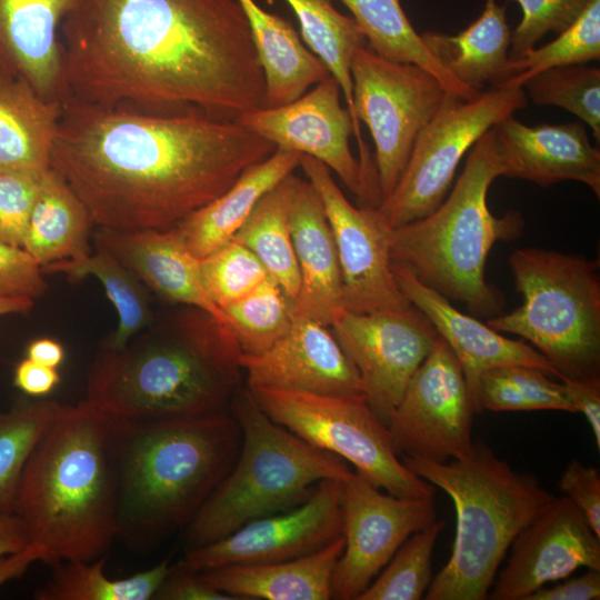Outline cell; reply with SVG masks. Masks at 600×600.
<instances>
[{"label":"cell","mask_w":600,"mask_h":600,"mask_svg":"<svg viewBox=\"0 0 600 600\" xmlns=\"http://www.w3.org/2000/svg\"><path fill=\"white\" fill-rule=\"evenodd\" d=\"M60 33L64 101L222 121L264 107L238 0H80Z\"/></svg>","instance_id":"1"},{"label":"cell","mask_w":600,"mask_h":600,"mask_svg":"<svg viewBox=\"0 0 600 600\" xmlns=\"http://www.w3.org/2000/svg\"><path fill=\"white\" fill-rule=\"evenodd\" d=\"M276 149L237 121L67 99L50 168L84 203L94 226L169 230Z\"/></svg>","instance_id":"2"},{"label":"cell","mask_w":600,"mask_h":600,"mask_svg":"<svg viewBox=\"0 0 600 600\" xmlns=\"http://www.w3.org/2000/svg\"><path fill=\"white\" fill-rule=\"evenodd\" d=\"M240 354L228 327L189 307L120 349L102 347L88 373L86 400L128 421L229 411L241 389Z\"/></svg>","instance_id":"3"},{"label":"cell","mask_w":600,"mask_h":600,"mask_svg":"<svg viewBox=\"0 0 600 600\" xmlns=\"http://www.w3.org/2000/svg\"><path fill=\"white\" fill-rule=\"evenodd\" d=\"M112 418L88 400L63 406L23 469L13 504L29 544L57 560L92 561L118 537Z\"/></svg>","instance_id":"4"},{"label":"cell","mask_w":600,"mask_h":600,"mask_svg":"<svg viewBox=\"0 0 600 600\" xmlns=\"http://www.w3.org/2000/svg\"><path fill=\"white\" fill-rule=\"evenodd\" d=\"M118 537L149 551L186 529L241 447L230 411L151 421L112 418Z\"/></svg>","instance_id":"5"},{"label":"cell","mask_w":600,"mask_h":600,"mask_svg":"<svg viewBox=\"0 0 600 600\" xmlns=\"http://www.w3.org/2000/svg\"><path fill=\"white\" fill-rule=\"evenodd\" d=\"M492 128L469 150L462 173L436 210L387 228L392 263L486 318L499 316L504 304V296L484 278L489 252L498 241L517 239L524 226L518 211L496 217L487 203L491 183L502 177Z\"/></svg>","instance_id":"6"},{"label":"cell","mask_w":600,"mask_h":600,"mask_svg":"<svg viewBox=\"0 0 600 600\" xmlns=\"http://www.w3.org/2000/svg\"><path fill=\"white\" fill-rule=\"evenodd\" d=\"M414 474L452 500L457 526L451 556L427 600H484L517 534L553 499L538 479L513 469L483 441L444 462L401 457Z\"/></svg>","instance_id":"7"},{"label":"cell","mask_w":600,"mask_h":600,"mask_svg":"<svg viewBox=\"0 0 600 600\" xmlns=\"http://www.w3.org/2000/svg\"><path fill=\"white\" fill-rule=\"evenodd\" d=\"M229 411L241 429L236 462L184 529L187 548L214 542L243 524L302 504L324 479L344 481L347 462L274 422L241 388Z\"/></svg>","instance_id":"8"},{"label":"cell","mask_w":600,"mask_h":600,"mask_svg":"<svg viewBox=\"0 0 600 600\" xmlns=\"http://www.w3.org/2000/svg\"><path fill=\"white\" fill-rule=\"evenodd\" d=\"M509 263L522 304L487 324L527 340L559 379L600 376L599 262L530 247L517 249Z\"/></svg>","instance_id":"9"},{"label":"cell","mask_w":600,"mask_h":600,"mask_svg":"<svg viewBox=\"0 0 600 600\" xmlns=\"http://www.w3.org/2000/svg\"><path fill=\"white\" fill-rule=\"evenodd\" d=\"M354 137L364 171L376 168L380 202L394 189L418 134L450 94L413 63L388 60L367 44L351 63Z\"/></svg>","instance_id":"10"},{"label":"cell","mask_w":600,"mask_h":600,"mask_svg":"<svg viewBox=\"0 0 600 600\" xmlns=\"http://www.w3.org/2000/svg\"><path fill=\"white\" fill-rule=\"evenodd\" d=\"M277 423L308 443L342 458L379 489L397 497H434L436 487L396 453L388 427L364 396H333L248 388Z\"/></svg>","instance_id":"11"},{"label":"cell","mask_w":600,"mask_h":600,"mask_svg":"<svg viewBox=\"0 0 600 600\" xmlns=\"http://www.w3.org/2000/svg\"><path fill=\"white\" fill-rule=\"evenodd\" d=\"M527 101L523 87L492 88L470 100L448 94L418 134L394 189L374 207L381 222L396 228L436 210L449 193L463 156Z\"/></svg>","instance_id":"12"},{"label":"cell","mask_w":600,"mask_h":600,"mask_svg":"<svg viewBox=\"0 0 600 600\" xmlns=\"http://www.w3.org/2000/svg\"><path fill=\"white\" fill-rule=\"evenodd\" d=\"M474 413L462 368L439 337L409 380L387 427L400 458L444 462L470 450Z\"/></svg>","instance_id":"13"},{"label":"cell","mask_w":600,"mask_h":600,"mask_svg":"<svg viewBox=\"0 0 600 600\" xmlns=\"http://www.w3.org/2000/svg\"><path fill=\"white\" fill-rule=\"evenodd\" d=\"M330 329L356 367L367 402L387 426L412 374L432 350L438 332L412 304L400 310H344Z\"/></svg>","instance_id":"14"},{"label":"cell","mask_w":600,"mask_h":600,"mask_svg":"<svg viewBox=\"0 0 600 600\" xmlns=\"http://www.w3.org/2000/svg\"><path fill=\"white\" fill-rule=\"evenodd\" d=\"M343 551L332 577V599L356 600L416 531L436 520L433 497L383 493L361 473L342 481Z\"/></svg>","instance_id":"15"},{"label":"cell","mask_w":600,"mask_h":600,"mask_svg":"<svg viewBox=\"0 0 600 600\" xmlns=\"http://www.w3.org/2000/svg\"><path fill=\"white\" fill-rule=\"evenodd\" d=\"M341 93L330 76L297 100L248 111L237 122L276 148L319 160L357 196L359 207H377L378 188L350 149L354 126L348 108L341 104Z\"/></svg>","instance_id":"16"},{"label":"cell","mask_w":600,"mask_h":600,"mask_svg":"<svg viewBox=\"0 0 600 600\" xmlns=\"http://www.w3.org/2000/svg\"><path fill=\"white\" fill-rule=\"evenodd\" d=\"M299 167L323 203L339 257L343 308L352 312L400 310L411 306L396 281L387 227L374 207H354L330 169L301 154Z\"/></svg>","instance_id":"17"},{"label":"cell","mask_w":600,"mask_h":600,"mask_svg":"<svg viewBox=\"0 0 600 600\" xmlns=\"http://www.w3.org/2000/svg\"><path fill=\"white\" fill-rule=\"evenodd\" d=\"M342 481L324 479L300 506L252 520L214 542L189 548L174 564L196 572L269 563L314 552L342 536Z\"/></svg>","instance_id":"18"},{"label":"cell","mask_w":600,"mask_h":600,"mask_svg":"<svg viewBox=\"0 0 600 600\" xmlns=\"http://www.w3.org/2000/svg\"><path fill=\"white\" fill-rule=\"evenodd\" d=\"M509 550L508 562L489 590L490 600H526L579 568L600 570V538L567 496L553 497Z\"/></svg>","instance_id":"19"},{"label":"cell","mask_w":600,"mask_h":600,"mask_svg":"<svg viewBox=\"0 0 600 600\" xmlns=\"http://www.w3.org/2000/svg\"><path fill=\"white\" fill-rule=\"evenodd\" d=\"M248 388L333 396H364L360 376L330 327L294 317L290 330L268 350L242 353Z\"/></svg>","instance_id":"20"},{"label":"cell","mask_w":600,"mask_h":600,"mask_svg":"<svg viewBox=\"0 0 600 600\" xmlns=\"http://www.w3.org/2000/svg\"><path fill=\"white\" fill-rule=\"evenodd\" d=\"M492 131L502 177L541 187L579 181L600 197V150L582 122L527 126L510 116Z\"/></svg>","instance_id":"21"},{"label":"cell","mask_w":600,"mask_h":600,"mask_svg":"<svg viewBox=\"0 0 600 600\" xmlns=\"http://www.w3.org/2000/svg\"><path fill=\"white\" fill-rule=\"evenodd\" d=\"M391 268L404 298L427 317L458 359L472 403L480 376L494 367L522 364L560 378L554 367L532 346L502 336L462 313L450 300L421 283L407 268L392 262Z\"/></svg>","instance_id":"22"},{"label":"cell","mask_w":600,"mask_h":600,"mask_svg":"<svg viewBox=\"0 0 600 600\" xmlns=\"http://www.w3.org/2000/svg\"><path fill=\"white\" fill-rule=\"evenodd\" d=\"M80 0H0V69L64 102L61 24Z\"/></svg>","instance_id":"23"},{"label":"cell","mask_w":600,"mask_h":600,"mask_svg":"<svg viewBox=\"0 0 600 600\" xmlns=\"http://www.w3.org/2000/svg\"><path fill=\"white\" fill-rule=\"evenodd\" d=\"M94 243L109 251L146 287L163 299L200 309L229 327L224 312L211 300L192 256L173 229L119 231L97 227Z\"/></svg>","instance_id":"24"},{"label":"cell","mask_w":600,"mask_h":600,"mask_svg":"<svg viewBox=\"0 0 600 600\" xmlns=\"http://www.w3.org/2000/svg\"><path fill=\"white\" fill-rule=\"evenodd\" d=\"M290 231L300 276L294 314L331 327L344 311L341 269L323 203L308 180L298 184Z\"/></svg>","instance_id":"25"},{"label":"cell","mask_w":600,"mask_h":600,"mask_svg":"<svg viewBox=\"0 0 600 600\" xmlns=\"http://www.w3.org/2000/svg\"><path fill=\"white\" fill-rule=\"evenodd\" d=\"M340 536L306 556L269 563L229 564L200 572L214 589L237 600H329L343 551Z\"/></svg>","instance_id":"26"},{"label":"cell","mask_w":600,"mask_h":600,"mask_svg":"<svg viewBox=\"0 0 600 600\" xmlns=\"http://www.w3.org/2000/svg\"><path fill=\"white\" fill-rule=\"evenodd\" d=\"M300 156L277 148L247 169L224 192L171 229L196 258L211 254L230 242L258 201L299 167Z\"/></svg>","instance_id":"27"},{"label":"cell","mask_w":600,"mask_h":600,"mask_svg":"<svg viewBox=\"0 0 600 600\" xmlns=\"http://www.w3.org/2000/svg\"><path fill=\"white\" fill-rule=\"evenodd\" d=\"M249 23L263 73L264 107L290 103L330 72L307 48L290 22L262 9L254 0H238Z\"/></svg>","instance_id":"28"},{"label":"cell","mask_w":600,"mask_h":600,"mask_svg":"<svg viewBox=\"0 0 600 600\" xmlns=\"http://www.w3.org/2000/svg\"><path fill=\"white\" fill-rule=\"evenodd\" d=\"M62 111L63 102L0 69V169L48 170Z\"/></svg>","instance_id":"29"},{"label":"cell","mask_w":600,"mask_h":600,"mask_svg":"<svg viewBox=\"0 0 600 600\" xmlns=\"http://www.w3.org/2000/svg\"><path fill=\"white\" fill-rule=\"evenodd\" d=\"M508 3L486 0L481 16L457 34L426 31L421 37L437 60L463 86L483 91L506 80L511 43Z\"/></svg>","instance_id":"30"},{"label":"cell","mask_w":600,"mask_h":600,"mask_svg":"<svg viewBox=\"0 0 600 600\" xmlns=\"http://www.w3.org/2000/svg\"><path fill=\"white\" fill-rule=\"evenodd\" d=\"M91 216L70 186L51 168L42 177L22 248L41 268L90 253Z\"/></svg>","instance_id":"31"},{"label":"cell","mask_w":600,"mask_h":600,"mask_svg":"<svg viewBox=\"0 0 600 600\" xmlns=\"http://www.w3.org/2000/svg\"><path fill=\"white\" fill-rule=\"evenodd\" d=\"M352 13L367 40L379 56L396 62L417 64L436 77L446 90L462 100L476 92L459 82L431 53L412 27L400 0H340Z\"/></svg>","instance_id":"32"},{"label":"cell","mask_w":600,"mask_h":600,"mask_svg":"<svg viewBox=\"0 0 600 600\" xmlns=\"http://www.w3.org/2000/svg\"><path fill=\"white\" fill-rule=\"evenodd\" d=\"M300 180L292 172L269 190L233 237L256 254L293 302L299 292L300 276L290 231V212Z\"/></svg>","instance_id":"33"},{"label":"cell","mask_w":600,"mask_h":600,"mask_svg":"<svg viewBox=\"0 0 600 600\" xmlns=\"http://www.w3.org/2000/svg\"><path fill=\"white\" fill-rule=\"evenodd\" d=\"M41 269L42 272L63 273L72 281L93 276L101 282L119 319L118 327L103 344L104 348H122L152 322L147 287L102 247L96 246L93 254L57 261Z\"/></svg>","instance_id":"34"},{"label":"cell","mask_w":600,"mask_h":600,"mask_svg":"<svg viewBox=\"0 0 600 600\" xmlns=\"http://www.w3.org/2000/svg\"><path fill=\"white\" fill-rule=\"evenodd\" d=\"M108 554L92 561L57 560L46 584L34 592L38 600H150L170 569L169 559L127 578L106 573Z\"/></svg>","instance_id":"35"},{"label":"cell","mask_w":600,"mask_h":600,"mask_svg":"<svg viewBox=\"0 0 600 600\" xmlns=\"http://www.w3.org/2000/svg\"><path fill=\"white\" fill-rule=\"evenodd\" d=\"M286 1L299 21L303 41L339 83L352 117L351 63L356 51L367 44L364 36L356 21L340 13L331 0Z\"/></svg>","instance_id":"36"},{"label":"cell","mask_w":600,"mask_h":600,"mask_svg":"<svg viewBox=\"0 0 600 600\" xmlns=\"http://www.w3.org/2000/svg\"><path fill=\"white\" fill-rule=\"evenodd\" d=\"M548 376L538 368L522 364L491 368L478 380L473 396L474 410H557L576 413L562 382L552 381Z\"/></svg>","instance_id":"37"},{"label":"cell","mask_w":600,"mask_h":600,"mask_svg":"<svg viewBox=\"0 0 600 600\" xmlns=\"http://www.w3.org/2000/svg\"><path fill=\"white\" fill-rule=\"evenodd\" d=\"M62 407L52 400L30 397L0 410V512H13L26 463Z\"/></svg>","instance_id":"38"},{"label":"cell","mask_w":600,"mask_h":600,"mask_svg":"<svg viewBox=\"0 0 600 600\" xmlns=\"http://www.w3.org/2000/svg\"><path fill=\"white\" fill-rule=\"evenodd\" d=\"M222 310L241 352L249 354L263 352L278 342L296 317L293 301L271 277Z\"/></svg>","instance_id":"39"},{"label":"cell","mask_w":600,"mask_h":600,"mask_svg":"<svg viewBox=\"0 0 600 600\" xmlns=\"http://www.w3.org/2000/svg\"><path fill=\"white\" fill-rule=\"evenodd\" d=\"M600 58V0H587L576 20L551 42L509 62L498 88L522 87L534 74L552 67L584 64Z\"/></svg>","instance_id":"40"},{"label":"cell","mask_w":600,"mask_h":600,"mask_svg":"<svg viewBox=\"0 0 600 600\" xmlns=\"http://www.w3.org/2000/svg\"><path fill=\"white\" fill-rule=\"evenodd\" d=\"M444 520L413 532L356 600H420L432 580L431 557Z\"/></svg>","instance_id":"41"},{"label":"cell","mask_w":600,"mask_h":600,"mask_svg":"<svg viewBox=\"0 0 600 600\" xmlns=\"http://www.w3.org/2000/svg\"><path fill=\"white\" fill-rule=\"evenodd\" d=\"M522 87L536 104L556 106L573 113L589 126L599 142V68L586 63L552 67L531 77Z\"/></svg>","instance_id":"42"},{"label":"cell","mask_w":600,"mask_h":600,"mask_svg":"<svg viewBox=\"0 0 600 600\" xmlns=\"http://www.w3.org/2000/svg\"><path fill=\"white\" fill-rule=\"evenodd\" d=\"M198 267L207 293L221 310L270 277L256 254L233 239L199 259Z\"/></svg>","instance_id":"43"},{"label":"cell","mask_w":600,"mask_h":600,"mask_svg":"<svg viewBox=\"0 0 600 600\" xmlns=\"http://www.w3.org/2000/svg\"><path fill=\"white\" fill-rule=\"evenodd\" d=\"M517 2L522 18L511 33L509 62L536 48L549 32L566 30L582 11L587 0H506Z\"/></svg>","instance_id":"44"},{"label":"cell","mask_w":600,"mask_h":600,"mask_svg":"<svg viewBox=\"0 0 600 600\" xmlns=\"http://www.w3.org/2000/svg\"><path fill=\"white\" fill-rule=\"evenodd\" d=\"M44 171L0 169V239L22 247Z\"/></svg>","instance_id":"45"},{"label":"cell","mask_w":600,"mask_h":600,"mask_svg":"<svg viewBox=\"0 0 600 600\" xmlns=\"http://www.w3.org/2000/svg\"><path fill=\"white\" fill-rule=\"evenodd\" d=\"M42 273L28 251L0 239V296L41 297L48 289Z\"/></svg>","instance_id":"46"},{"label":"cell","mask_w":600,"mask_h":600,"mask_svg":"<svg viewBox=\"0 0 600 600\" xmlns=\"http://www.w3.org/2000/svg\"><path fill=\"white\" fill-rule=\"evenodd\" d=\"M558 489L579 508L593 532L600 538L599 470L579 459H572L560 476Z\"/></svg>","instance_id":"47"},{"label":"cell","mask_w":600,"mask_h":600,"mask_svg":"<svg viewBox=\"0 0 600 600\" xmlns=\"http://www.w3.org/2000/svg\"><path fill=\"white\" fill-rule=\"evenodd\" d=\"M156 600H237L207 583L200 572L176 564L170 569L153 596Z\"/></svg>","instance_id":"48"},{"label":"cell","mask_w":600,"mask_h":600,"mask_svg":"<svg viewBox=\"0 0 600 600\" xmlns=\"http://www.w3.org/2000/svg\"><path fill=\"white\" fill-rule=\"evenodd\" d=\"M566 393L574 412L588 420L597 448H600V376L570 378L562 377Z\"/></svg>","instance_id":"49"},{"label":"cell","mask_w":600,"mask_h":600,"mask_svg":"<svg viewBox=\"0 0 600 600\" xmlns=\"http://www.w3.org/2000/svg\"><path fill=\"white\" fill-rule=\"evenodd\" d=\"M600 599V570L588 569L581 576L553 587L542 586L526 600H598Z\"/></svg>","instance_id":"50"},{"label":"cell","mask_w":600,"mask_h":600,"mask_svg":"<svg viewBox=\"0 0 600 600\" xmlns=\"http://www.w3.org/2000/svg\"><path fill=\"white\" fill-rule=\"evenodd\" d=\"M58 369L37 363L29 358L21 360L14 371V386L29 397H44L60 382Z\"/></svg>","instance_id":"51"},{"label":"cell","mask_w":600,"mask_h":600,"mask_svg":"<svg viewBox=\"0 0 600 600\" xmlns=\"http://www.w3.org/2000/svg\"><path fill=\"white\" fill-rule=\"evenodd\" d=\"M36 561L46 562V554L31 544L21 551L0 556V587L8 581L21 578Z\"/></svg>","instance_id":"52"},{"label":"cell","mask_w":600,"mask_h":600,"mask_svg":"<svg viewBox=\"0 0 600 600\" xmlns=\"http://www.w3.org/2000/svg\"><path fill=\"white\" fill-rule=\"evenodd\" d=\"M28 546L21 519L14 512H0V556L21 551Z\"/></svg>","instance_id":"53"},{"label":"cell","mask_w":600,"mask_h":600,"mask_svg":"<svg viewBox=\"0 0 600 600\" xmlns=\"http://www.w3.org/2000/svg\"><path fill=\"white\" fill-rule=\"evenodd\" d=\"M64 356L66 352L62 344L51 338L36 339L27 349V358L54 369H58L63 362Z\"/></svg>","instance_id":"54"},{"label":"cell","mask_w":600,"mask_h":600,"mask_svg":"<svg viewBox=\"0 0 600 600\" xmlns=\"http://www.w3.org/2000/svg\"><path fill=\"white\" fill-rule=\"evenodd\" d=\"M32 307L33 300L30 298L0 296V317L28 312Z\"/></svg>","instance_id":"55"}]
</instances>
